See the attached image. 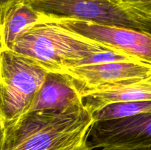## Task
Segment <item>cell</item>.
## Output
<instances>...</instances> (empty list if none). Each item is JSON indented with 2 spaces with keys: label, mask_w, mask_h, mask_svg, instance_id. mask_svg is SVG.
I'll list each match as a JSON object with an SVG mask.
<instances>
[{
  "label": "cell",
  "mask_w": 151,
  "mask_h": 150,
  "mask_svg": "<svg viewBox=\"0 0 151 150\" xmlns=\"http://www.w3.org/2000/svg\"><path fill=\"white\" fill-rule=\"evenodd\" d=\"M0 49H1V47H0Z\"/></svg>",
  "instance_id": "2e32d148"
},
{
  "label": "cell",
  "mask_w": 151,
  "mask_h": 150,
  "mask_svg": "<svg viewBox=\"0 0 151 150\" xmlns=\"http://www.w3.org/2000/svg\"><path fill=\"white\" fill-rule=\"evenodd\" d=\"M50 17L72 32L151 64V32L72 18Z\"/></svg>",
  "instance_id": "5b68a950"
},
{
  "label": "cell",
  "mask_w": 151,
  "mask_h": 150,
  "mask_svg": "<svg viewBox=\"0 0 151 150\" xmlns=\"http://www.w3.org/2000/svg\"><path fill=\"white\" fill-rule=\"evenodd\" d=\"M94 122L82 98L62 110L28 113L5 126L1 150H72L88 141Z\"/></svg>",
  "instance_id": "6da1fadb"
},
{
  "label": "cell",
  "mask_w": 151,
  "mask_h": 150,
  "mask_svg": "<svg viewBox=\"0 0 151 150\" xmlns=\"http://www.w3.org/2000/svg\"><path fill=\"white\" fill-rule=\"evenodd\" d=\"M100 150H151V146L137 148H102Z\"/></svg>",
  "instance_id": "4fadbf2b"
},
{
  "label": "cell",
  "mask_w": 151,
  "mask_h": 150,
  "mask_svg": "<svg viewBox=\"0 0 151 150\" xmlns=\"http://www.w3.org/2000/svg\"><path fill=\"white\" fill-rule=\"evenodd\" d=\"M48 73L30 59L0 49V113L4 126L28 113Z\"/></svg>",
  "instance_id": "3957f363"
},
{
  "label": "cell",
  "mask_w": 151,
  "mask_h": 150,
  "mask_svg": "<svg viewBox=\"0 0 151 150\" xmlns=\"http://www.w3.org/2000/svg\"><path fill=\"white\" fill-rule=\"evenodd\" d=\"M14 0H0V21H1V17H2L7 7Z\"/></svg>",
  "instance_id": "7c38bea8"
},
{
  "label": "cell",
  "mask_w": 151,
  "mask_h": 150,
  "mask_svg": "<svg viewBox=\"0 0 151 150\" xmlns=\"http://www.w3.org/2000/svg\"><path fill=\"white\" fill-rule=\"evenodd\" d=\"M4 134H5V126H4V122L1 117V113H0V150H1L2 149Z\"/></svg>",
  "instance_id": "8fae6325"
},
{
  "label": "cell",
  "mask_w": 151,
  "mask_h": 150,
  "mask_svg": "<svg viewBox=\"0 0 151 150\" xmlns=\"http://www.w3.org/2000/svg\"><path fill=\"white\" fill-rule=\"evenodd\" d=\"M149 113H151V100L109 104L93 113V117L94 121H100Z\"/></svg>",
  "instance_id": "9c48e42d"
},
{
  "label": "cell",
  "mask_w": 151,
  "mask_h": 150,
  "mask_svg": "<svg viewBox=\"0 0 151 150\" xmlns=\"http://www.w3.org/2000/svg\"><path fill=\"white\" fill-rule=\"evenodd\" d=\"M44 14L151 32V24L122 0H24Z\"/></svg>",
  "instance_id": "277c9868"
},
{
  "label": "cell",
  "mask_w": 151,
  "mask_h": 150,
  "mask_svg": "<svg viewBox=\"0 0 151 150\" xmlns=\"http://www.w3.org/2000/svg\"><path fill=\"white\" fill-rule=\"evenodd\" d=\"M46 14L35 10L24 0L9 4L0 21V47L10 50L18 37L28 26L43 20Z\"/></svg>",
  "instance_id": "ba28073f"
},
{
  "label": "cell",
  "mask_w": 151,
  "mask_h": 150,
  "mask_svg": "<svg viewBox=\"0 0 151 150\" xmlns=\"http://www.w3.org/2000/svg\"><path fill=\"white\" fill-rule=\"evenodd\" d=\"M140 82H141L142 83L145 84V85H149V86L151 87V74L150 75H149L148 76H147V78H145V79L140 80Z\"/></svg>",
  "instance_id": "9a60e30c"
},
{
  "label": "cell",
  "mask_w": 151,
  "mask_h": 150,
  "mask_svg": "<svg viewBox=\"0 0 151 150\" xmlns=\"http://www.w3.org/2000/svg\"><path fill=\"white\" fill-rule=\"evenodd\" d=\"M151 24V0H122Z\"/></svg>",
  "instance_id": "30bf717a"
},
{
  "label": "cell",
  "mask_w": 151,
  "mask_h": 150,
  "mask_svg": "<svg viewBox=\"0 0 151 150\" xmlns=\"http://www.w3.org/2000/svg\"><path fill=\"white\" fill-rule=\"evenodd\" d=\"M151 74V64L144 62L111 61L72 66L63 74L80 92L106 85L137 82Z\"/></svg>",
  "instance_id": "8992f818"
},
{
  "label": "cell",
  "mask_w": 151,
  "mask_h": 150,
  "mask_svg": "<svg viewBox=\"0 0 151 150\" xmlns=\"http://www.w3.org/2000/svg\"><path fill=\"white\" fill-rule=\"evenodd\" d=\"M72 150H93V149H91V147L90 146L89 144H88V141H85V142L82 143L81 144H80L79 146L75 147V148Z\"/></svg>",
  "instance_id": "5bb4252c"
},
{
  "label": "cell",
  "mask_w": 151,
  "mask_h": 150,
  "mask_svg": "<svg viewBox=\"0 0 151 150\" xmlns=\"http://www.w3.org/2000/svg\"><path fill=\"white\" fill-rule=\"evenodd\" d=\"M10 50L30 59L48 72L58 74L72 66L91 63L100 53L120 52L60 26L47 14L43 20L24 30Z\"/></svg>",
  "instance_id": "7a4b0ae2"
},
{
  "label": "cell",
  "mask_w": 151,
  "mask_h": 150,
  "mask_svg": "<svg viewBox=\"0 0 151 150\" xmlns=\"http://www.w3.org/2000/svg\"><path fill=\"white\" fill-rule=\"evenodd\" d=\"M80 99L79 91L69 78L49 72L28 113L62 110Z\"/></svg>",
  "instance_id": "52a82bcc"
}]
</instances>
